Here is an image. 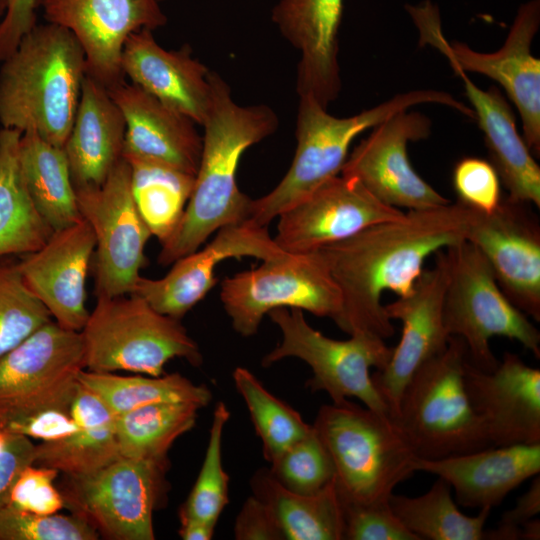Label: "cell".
Segmentation results:
<instances>
[{
    "instance_id": "33",
    "label": "cell",
    "mask_w": 540,
    "mask_h": 540,
    "mask_svg": "<svg viewBox=\"0 0 540 540\" xmlns=\"http://www.w3.org/2000/svg\"><path fill=\"white\" fill-rule=\"evenodd\" d=\"M130 167L135 205L161 244L177 229L191 196L195 175L139 157H123Z\"/></svg>"
},
{
    "instance_id": "43",
    "label": "cell",
    "mask_w": 540,
    "mask_h": 540,
    "mask_svg": "<svg viewBox=\"0 0 540 540\" xmlns=\"http://www.w3.org/2000/svg\"><path fill=\"white\" fill-rule=\"evenodd\" d=\"M500 182L491 162L481 158L465 157L453 170L457 201L480 213H490L498 207L502 199Z\"/></svg>"
},
{
    "instance_id": "36",
    "label": "cell",
    "mask_w": 540,
    "mask_h": 540,
    "mask_svg": "<svg viewBox=\"0 0 540 540\" xmlns=\"http://www.w3.org/2000/svg\"><path fill=\"white\" fill-rule=\"evenodd\" d=\"M79 383L96 394L116 415L159 402H195L207 406L212 393L203 384L197 385L179 373L161 376H121L113 372L83 369Z\"/></svg>"
},
{
    "instance_id": "38",
    "label": "cell",
    "mask_w": 540,
    "mask_h": 540,
    "mask_svg": "<svg viewBox=\"0 0 540 540\" xmlns=\"http://www.w3.org/2000/svg\"><path fill=\"white\" fill-rule=\"evenodd\" d=\"M230 412L219 401L213 413L205 457L196 482L179 514L216 524L228 504L229 476L222 464V436Z\"/></svg>"
},
{
    "instance_id": "10",
    "label": "cell",
    "mask_w": 540,
    "mask_h": 540,
    "mask_svg": "<svg viewBox=\"0 0 540 540\" xmlns=\"http://www.w3.org/2000/svg\"><path fill=\"white\" fill-rule=\"evenodd\" d=\"M419 28L421 43L437 47L452 67L485 75L500 84L515 104L529 150L540 154V60L531 45L540 26V0L519 6L503 46L493 53L477 52L467 44L448 43L441 32L438 8L430 1L406 5Z\"/></svg>"
},
{
    "instance_id": "4",
    "label": "cell",
    "mask_w": 540,
    "mask_h": 540,
    "mask_svg": "<svg viewBox=\"0 0 540 540\" xmlns=\"http://www.w3.org/2000/svg\"><path fill=\"white\" fill-rule=\"evenodd\" d=\"M434 103L475 118L473 110L451 94L438 90H414L397 94L350 117H336L312 96H299L295 136L297 146L285 176L268 194L252 199L248 220L267 227L280 213L341 173L353 140L410 107Z\"/></svg>"
},
{
    "instance_id": "42",
    "label": "cell",
    "mask_w": 540,
    "mask_h": 540,
    "mask_svg": "<svg viewBox=\"0 0 540 540\" xmlns=\"http://www.w3.org/2000/svg\"><path fill=\"white\" fill-rule=\"evenodd\" d=\"M339 498L343 517V540H419L396 517L389 505V499L356 503L340 495Z\"/></svg>"
},
{
    "instance_id": "15",
    "label": "cell",
    "mask_w": 540,
    "mask_h": 540,
    "mask_svg": "<svg viewBox=\"0 0 540 540\" xmlns=\"http://www.w3.org/2000/svg\"><path fill=\"white\" fill-rule=\"evenodd\" d=\"M431 120L419 112L400 111L377 126L348 155L341 175L357 179L383 203L401 209L425 210L450 201L414 170L409 142L426 139Z\"/></svg>"
},
{
    "instance_id": "1",
    "label": "cell",
    "mask_w": 540,
    "mask_h": 540,
    "mask_svg": "<svg viewBox=\"0 0 540 540\" xmlns=\"http://www.w3.org/2000/svg\"><path fill=\"white\" fill-rule=\"evenodd\" d=\"M471 209L460 202L410 210L318 249L342 299L335 324L344 332H367L382 339L395 333L381 297L411 293L427 258L466 240Z\"/></svg>"
},
{
    "instance_id": "18",
    "label": "cell",
    "mask_w": 540,
    "mask_h": 540,
    "mask_svg": "<svg viewBox=\"0 0 540 540\" xmlns=\"http://www.w3.org/2000/svg\"><path fill=\"white\" fill-rule=\"evenodd\" d=\"M404 214L380 201L357 179L337 175L280 213L273 239L282 251L303 254Z\"/></svg>"
},
{
    "instance_id": "24",
    "label": "cell",
    "mask_w": 540,
    "mask_h": 540,
    "mask_svg": "<svg viewBox=\"0 0 540 540\" xmlns=\"http://www.w3.org/2000/svg\"><path fill=\"white\" fill-rule=\"evenodd\" d=\"M152 32L141 29L127 38L121 56L124 77L202 125L211 105L210 70L192 56L188 46L166 50Z\"/></svg>"
},
{
    "instance_id": "21",
    "label": "cell",
    "mask_w": 540,
    "mask_h": 540,
    "mask_svg": "<svg viewBox=\"0 0 540 540\" xmlns=\"http://www.w3.org/2000/svg\"><path fill=\"white\" fill-rule=\"evenodd\" d=\"M469 402L491 446L540 443V370L505 352L492 371L469 358L464 368Z\"/></svg>"
},
{
    "instance_id": "14",
    "label": "cell",
    "mask_w": 540,
    "mask_h": 540,
    "mask_svg": "<svg viewBox=\"0 0 540 540\" xmlns=\"http://www.w3.org/2000/svg\"><path fill=\"white\" fill-rule=\"evenodd\" d=\"M75 190L81 216L96 240L95 295L133 293L152 234L135 205L128 162L122 158L101 185Z\"/></svg>"
},
{
    "instance_id": "51",
    "label": "cell",
    "mask_w": 540,
    "mask_h": 540,
    "mask_svg": "<svg viewBox=\"0 0 540 540\" xmlns=\"http://www.w3.org/2000/svg\"><path fill=\"white\" fill-rule=\"evenodd\" d=\"M522 540H539L540 539V520L533 518L521 526Z\"/></svg>"
},
{
    "instance_id": "35",
    "label": "cell",
    "mask_w": 540,
    "mask_h": 540,
    "mask_svg": "<svg viewBox=\"0 0 540 540\" xmlns=\"http://www.w3.org/2000/svg\"><path fill=\"white\" fill-rule=\"evenodd\" d=\"M450 485L437 479L430 489L416 497L391 494L389 505L419 540H482L491 508H481L475 516L463 514L454 502Z\"/></svg>"
},
{
    "instance_id": "37",
    "label": "cell",
    "mask_w": 540,
    "mask_h": 540,
    "mask_svg": "<svg viewBox=\"0 0 540 540\" xmlns=\"http://www.w3.org/2000/svg\"><path fill=\"white\" fill-rule=\"evenodd\" d=\"M233 380L262 442L263 456L269 463L312 431V424L306 423L295 409L271 394L247 368L237 367Z\"/></svg>"
},
{
    "instance_id": "20",
    "label": "cell",
    "mask_w": 540,
    "mask_h": 540,
    "mask_svg": "<svg viewBox=\"0 0 540 540\" xmlns=\"http://www.w3.org/2000/svg\"><path fill=\"white\" fill-rule=\"evenodd\" d=\"M283 253L267 227L245 220L219 229L206 246L177 259L164 277L140 276L133 294L142 297L159 313L180 320L215 286V270L222 261L241 257L264 261Z\"/></svg>"
},
{
    "instance_id": "40",
    "label": "cell",
    "mask_w": 540,
    "mask_h": 540,
    "mask_svg": "<svg viewBox=\"0 0 540 540\" xmlns=\"http://www.w3.org/2000/svg\"><path fill=\"white\" fill-rule=\"evenodd\" d=\"M272 477L294 493L311 495L334 480L335 470L325 446L312 431L271 462Z\"/></svg>"
},
{
    "instance_id": "29",
    "label": "cell",
    "mask_w": 540,
    "mask_h": 540,
    "mask_svg": "<svg viewBox=\"0 0 540 540\" xmlns=\"http://www.w3.org/2000/svg\"><path fill=\"white\" fill-rule=\"evenodd\" d=\"M70 412L75 428L68 436L36 445L35 465L65 475L92 473L121 457L116 415L93 392L79 383Z\"/></svg>"
},
{
    "instance_id": "13",
    "label": "cell",
    "mask_w": 540,
    "mask_h": 540,
    "mask_svg": "<svg viewBox=\"0 0 540 540\" xmlns=\"http://www.w3.org/2000/svg\"><path fill=\"white\" fill-rule=\"evenodd\" d=\"M168 463L120 457L92 473L66 475L65 506L99 535L113 540H153V511Z\"/></svg>"
},
{
    "instance_id": "48",
    "label": "cell",
    "mask_w": 540,
    "mask_h": 540,
    "mask_svg": "<svg viewBox=\"0 0 540 540\" xmlns=\"http://www.w3.org/2000/svg\"><path fill=\"white\" fill-rule=\"evenodd\" d=\"M237 540H284L267 506L254 495L243 504L234 526Z\"/></svg>"
},
{
    "instance_id": "39",
    "label": "cell",
    "mask_w": 540,
    "mask_h": 540,
    "mask_svg": "<svg viewBox=\"0 0 540 540\" xmlns=\"http://www.w3.org/2000/svg\"><path fill=\"white\" fill-rule=\"evenodd\" d=\"M51 318L23 282L16 263L0 260V358Z\"/></svg>"
},
{
    "instance_id": "17",
    "label": "cell",
    "mask_w": 540,
    "mask_h": 540,
    "mask_svg": "<svg viewBox=\"0 0 540 540\" xmlns=\"http://www.w3.org/2000/svg\"><path fill=\"white\" fill-rule=\"evenodd\" d=\"M466 240L487 260L510 302L540 321V224L530 204L502 197L490 213L471 209Z\"/></svg>"
},
{
    "instance_id": "22",
    "label": "cell",
    "mask_w": 540,
    "mask_h": 540,
    "mask_svg": "<svg viewBox=\"0 0 540 540\" xmlns=\"http://www.w3.org/2000/svg\"><path fill=\"white\" fill-rule=\"evenodd\" d=\"M96 246L89 223L54 231L38 250L16 262L27 288L60 326L81 331L89 317L86 278Z\"/></svg>"
},
{
    "instance_id": "28",
    "label": "cell",
    "mask_w": 540,
    "mask_h": 540,
    "mask_svg": "<svg viewBox=\"0 0 540 540\" xmlns=\"http://www.w3.org/2000/svg\"><path fill=\"white\" fill-rule=\"evenodd\" d=\"M465 88L475 119L484 134L491 164L513 201L540 207V167L516 127L514 113L500 90H482L463 70L452 67Z\"/></svg>"
},
{
    "instance_id": "25",
    "label": "cell",
    "mask_w": 540,
    "mask_h": 540,
    "mask_svg": "<svg viewBox=\"0 0 540 540\" xmlns=\"http://www.w3.org/2000/svg\"><path fill=\"white\" fill-rule=\"evenodd\" d=\"M125 120L123 157L157 161L196 175L202 136L186 115L125 81L107 89Z\"/></svg>"
},
{
    "instance_id": "7",
    "label": "cell",
    "mask_w": 540,
    "mask_h": 540,
    "mask_svg": "<svg viewBox=\"0 0 540 540\" xmlns=\"http://www.w3.org/2000/svg\"><path fill=\"white\" fill-rule=\"evenodd\" d=\"M96 297V305L80 331L85 369L157 377L174 358L201 365L200 349L179 319L159 313L133 293Z\"/></svg>"
},
{
    "instance_id": "12",
    "label": "cell",
    "mask_w": 540,
    "mask_h": 540,
    "mask_svg": "<svg viewBox=\"0 0 540 540\" xmlns=\"http://www.w3.org/2000/svg\"><path fill=\"white\" fill-rule=\"evenodd\" d=\"M83 369L81 332L42 325L0 358V429L41 411H70Z\"/></svg>"
},
{
    "instance_id": "23",
    "label": "cell",
    "mask_w": 540,
    "mask_h": 540,
    "mask_svg": "<svg viewBox=\"0 0 540 540\" xmlns=\"http://www.w3.org/2000/svg\"><path fill=\"white\" fill-rule=\"evenodd\" d=\"M344 0H279L271 19L300 53L296 90L327 108L341 90L339 28Z\"/></svg>"
},
{
    "instance_id": "41",
    "label": "cell",
    "mask_w": 540,
    "mask_h": 540,
    "mask_svg": "<svg viewBox=\"0 0 540 540\" xmlns=\"http://www.w3.org/2000/svg\"><path fill=\"white\" fill-rule=\"evenodd\" d=\"M97 530L75 514L39 515L0 507V540H96Z\"/></svg>"
},
{
    "instance_id": "6",
    "label": "cell",
    "mask_w": 540,
    "mask_h": 540,
    "mask_svg": "<svg viewBox=\"0 0 540 540\" xmlns=\"http://www.w3.org/2000/svg\"><path fill=\"white\" fill-rule=\"evenodd\" d=\"M467 360L465 342L450 336L446 349L405 386L393 419L417 457L438 459L491 446L465 389Z\"/></svg>"
},
{
    "instance_id": "31",
    "label": "cell",
    "mask_w": 540,
    "mask_h": 540,
    "mask_svg": "<svg viewBox=\"0 0 540 540\" xmlns=\"http://www.w3.org/2000/svg\"><path fill=\"white\" fill-rule=\"evenodd\" d=\"M19 164L28 194L53 232L83 219L63 148L34 131L24 132L19 141Z\"/></svg>"
},
{
    "instance_id": "19",
    "label": "cell",
    "mask_w": 540,
    "mask_h": 540,
    "mask_svg": "<svg viewBox=\"0 0 540 540\" xmlns=\"http://www.w3.org/2000/svg\"><path fill=\"white\" fill-rule=\"evenodd\" d=\"M47 22L68 29L82 47L87 74L107 89L124 81L127 38L167 23L159 0H39Z\"/></svg>"
},
{
    "instance_id": "3",
    "label": "cell",
    "mask_w": 540,
    "mask_h": 540,
    "mask_svg": "<svg viewBox=\"0 0 540 540\" xmlns=\"http://www.w3.org/2000/svg\"><path fill=\"white\" fill-rule=\"evenodd\" d=\"M87 73L84 51L66 28L35 25L0 69V123L34 131L63 148Z\"/></svg>"
},
{
    "instance_id": "47",
    "label": "cell",
    "mask_w": 540,
    "mask_h": 540,
    "mask_svg": "<svg viewBox=\"0 0 540 540\" xmlns=\"http://www.w3.org/2000/svg\"><path fill=\"white\" fill-rule=\"evenodd\" d=\"M39 0H6V9L0 21V61L19 45L22 38L36 25Z\"/></svg>"
},
{
    "instance_id": "5",
    "label": "cell",
    "mask_w": 540,
    "mask_h": 540,
    "mask_svg": "<svg viewBox=\"0 0 540 540\" xmlns=\"http://www.w3.org/2000/svg\"><path fill=\"white\" fill-rule=\"evenodd\" d=\"M312 426L332 460L337 491L346 500L386 501L415 473L416 455L387 413L345 399L321 406Z\"/></svg>"
},
{
    "instance_id": "8",
    "label": "cell",
    "mask_w": 540,
    "mask_h": 540,
    "mask_svg": "<svg viewBox=\"0 0 540 540\" xmlns=\"http://www.w3.org/2000/svg\"><path fill=\"white\" fill-rule=\"evenodd\" d=\"M446 250L450 272L443 321L450 336L465 342L471 364L484 371L496 368L493 337L517 341L539 359V330L502 292L483 254L467 240Z\"/></svg>"
},
{
    "instance_id": "34",
    "label": "cell",
    "mask_w": 540,
    "mask_h": 540,
    "mask_svg": "<svg viewBox=\"0 0 540 540\" xmlns=\"http://www.w3.org/2000/svg\"><path fill=\"white\" fill-rule=\"evenodd\" d=\"M195 402H159L116 416V435L122 457L168 463L167 453L175 440L196 423Z\"/></svg>"
},
{
    "instance_id": "2",
    "label": "cell",
    "mask_w": 540,
    "mask_h": 540,
    "mask_svg": "<svg viewBox=\"0 0 540 540\" xmlns=\"http://www.w3.org/2000/svg\"><path fill=\"white\" fill-rule=\"evenodd\" d=\"M211 105L202 126V152L195 183L172 236L164 242L157 261L173 264L201 247L219 229L248 220L252 199L240 191L236 174L243 153L272 135L279 126L266 105L237 104L229 85L209 72Z\"/></svg>"
},
{
    "instance_id": "9",
    "label": "cell",
    "mask_w": 540,
    "mask_h": 540,
    "mask_svg": "<svg viewBox=\"0 0 540 540\" xmlns=\"http://www.w3.org/2000/svg\"><path fill=\"white\" fill-rule=\"evenodd\" d=\"M267 315L280 328L282 340L264 356V367L298 358L312 369L306 382L311 392L325 391L333 403L354 397L390 415L370 374L371 368L384 369L391 358L393 348L384 339L367 332H355L347 340L329 338L309 325L300 309L277 308Z\"/></svg>"
},
{
    "instance_id": "52",
    "label": "cell",
    "mask_w": 540,
    "mask_h": 540,
    "mask_svg": "<svg viewBox=\"0 0 540 540\" xmlns=\"http://www.w3.org/2000/svg\"><path fill=\"white\" fill-rule=\"evenodd\" d=\"M6 9V0H0V18L4 15Z\"/></svg>"
},
{
    "instance_id": "30",
    "label": "cell",
    "mask_w": 540,
    "mask_h": 540,
    "mask_svg": "<svg viewBox=\"0 0 540 540\" xmlns=\"http://www.w3.org/2000/svg\"><path fill=\"white\" fill-rule=\"evenodd\" d=\"M251 488L270 510L284 540H343L335 480L315 494L303 495L284 488L263 468L253 475Z\"/></svg>"
},
{
    "instance_id": "49",
    "label": "cell",
    "mask_w": 540,
    "mask_h": 540,
    "mask_svg": "<svg viewBox=\"0 0 540 540\" xmlns=\"http://www.w3.org/2000/svg\"><path fill=\"white\" fill-rule=\"evenodd\" d=\"M35 450L36 445L30 438L11 433L0 453V507L7 505L10 489L21 471L35 463Z\"/></svg>"
},
{
    "instance_id": "46",
    "label": "cell",
    "mask_w": 540,
    "mask_h": 540,
    "mask_svg": "<svg viewBox=\"0 0 540 540\" xmlns=\"http://www.w3.org/2000/svg\"><path fill=\"white\" fill-rule=\"evenodd\" d=\"M540 513V478L530 484L529 489L523 493L515 506L505 511L494 529L484 531V538L488 540H522L521 526L535 518Z\"/></svg>"
},
{
    "instance_id": "27",
    "label": "cell",
    "mask_w": 540,
    "mask_h": 540,
    "mask_svg": "<svg viewBox=\"0 0 540 540\" xmlns=\"http://www.w3.org/2000/svg\"><path fill=\"white\" fill-rule=\"evenodd\" d=\"M125 120L107 88L84 77L74 122L63 147L75 188L101 185L123 158Z\"/></svg>"
},
{
    "instance_id": "53",
    "label": "cell",
    "mask_w": 540,
    "mask_h": 540,
    "mask_svg": "<svg viewBox=\"0 0 540 540\" xmlns=\"http://www.w3.org/2000/svg\"><path fill=\"white\" fill-rule=\"evenodd\" d=\"M159 1L161 2V1H164V0H159Z\"/></svg>"
},
{
    "instance_id": "11",
    "label": "cell",
    "mask_w": 540,
    "mask_h": 540,
    "mask_svg": "<svg viewBox=\"0 0 540 540\" xmlns=\"http://www.w3.org/2000/svg\"><path fill=\"white\" fill-rule=\"evenodd\" d=\"M220 299L233 329L243 337L255 335L264 316L277 308L300 309L335 321L342 305L340 290L319 250L285 252L226 277Z\"/></svg>"
},
{
    "instance_id": "45",
    "label": "cell",
    "mask_w": 540,
    "mask_h": 540,
    "mask_svg": "<svg viewBox=\"0 0 540 540\" xmlns=\"http://www.w3.org/2000/svg\"><path fill=\"white\" fill-rule=\"evenodd\" d=\"M74 428L70 411L50 409L11 422L3 430L41 442H51L68 436Z\"/></svg>"
},
{
    "instance_id": "26",
    "label": "cell",
    "mask_w": 540,
    "mask_h": 540,
    "mask_svg": "<svg viewBox=\"0 0 540 540\" xmlns=\"http://www.w3.org/2000/svg\"><path fill=\"white\" fill-rule=\"evenodd\" d=\"M415 472L445 480L457 502L468 508H493L524 481L540 472V443L490 446L438 459L415 457Z\"/></svg>"
},
{
    "instance_id": "50",
    "label": "cell",
    "mask_w": 540,
    "mask_h": 540,
    "mask_svg": "<svg viewBox=\"0 0 540 540\" xmlns=\"http://www.w3.org/2000/svg\"><path fill=\"white\" fill-rule=\"evenodd\" d=\"M179 517V535L183 540H210L213 538L216 524L183 514H179Z\"/></svg>"
},
{
    "instance_id": "32",
    "label": "cell",
    "mask_w": 540,
    "mask_h": 540,
    "mask_svg": "<svg viewBox=\"0 0 540 540\" xmlns=\"http://www.w3.org/2000/svg\"><path fill=\"white\" fill-rule=\"evenodd\" d=\"M19 131L0 129V257L41 248L53 230L35 208L19 164Z\"/></svg>"
},
{
    "instance_id": "16",
    "label": "cell",
    "mask_w": 540,
    "mask_h": 540,
    "mask_svg": "<svg viewBox=\"0 0 540 540\" xmlns=\"http://www.w3.org/2000/svg\"><path fill=\"white\" fill-rule=\"evenodd\" d=\"M435 254L434 265L423 270L411 293L384 305L391 320L402 322V335L388 364L377 370L372 380L392 418L398 410L403 390L415 372L448 345L450 335L443 321V303L450 258L446 249Z\"/></svg>"
},
{
    "instance_id": "44",
    "label": "cell",
    "mask_w": 540,
    "mask_h": 540,
    "mask_svg": "<svg viewBox=\"0 0 540 540\" xmlns=\"http://www.w3.org/2000/svg\"><path fill=\"white\" fill-rule=\"evenodd\" d=\"M58 471L35 464L28 465L14 481L7 505L29 513L52 515L64 506L63 496L54 485Z\"/></svg>"
}]
</instances>
